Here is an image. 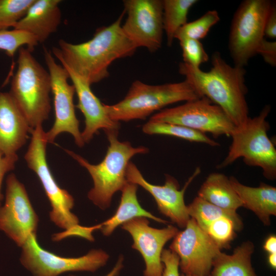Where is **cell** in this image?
<instances>
[{
	"label": "cell",
	"mask_w": 276,
	"mask_h": 276,
	"mask_svg": "<svg viewBox=\"0 0 276 276\" xmlns=\"http://www.w3.org/2000/svg\"><path fill=\"white\" fill-rule=\"evenodd\" d=\"M220 20L217 11L211 10L197 19L187 22L175 35V38H188L200 40L205 37L211 28Z\"/></svg>",
	"instance_id": "cell-27"
},
{
	"label": "cell",
	"mask_w": 276,
	"mask_h": 276,
	"mask_svg": "<svg viewBox=\"0 0 276 276\" xmlns=\"http://www.w3.org/2000/svg\"><path fill=\"white\" fill-rule=\"evenodd\" d=\"M200 98L185 80L178 83L149 85L139 80L133 82L125 97L118 103L104 104L105 111L113 121L127 122L145 119L154 111L178 102Z\"/></svg>",
	"instance_id": "cell-5"
},
{
	"label": "cell",
	"mask_w": 276,
	"mask_h": 276,
	"mask_svg": "<svg viewBox=\"0 0 276 276\" xmlns=\"http://www.w3.org/2000/svg\"><path fill=\"white\" fill-rule=\"evenodd\" d=\"M109 142L106 154L97 165L90 164L80 155L68 150L65 151L90 174L94 187L88 193V198L102 210L108 208L112 196L121 191L127 181L126 171L130 159L139 154H146L149 149L144 146L133 147L127 141L118 140V130L104 131Z\"/></svg>",
	"instance_id": "cell-3"
},
{
	"label": "cell",
	"mask_w": 276,
	"mask_h": 276,
	"mask_svg": "<svg viewBox=\"0 0 276 276\" xmlns=\"http://www.w3.org/2000/svg\"><path fill=\"white\" fill-rule=\"evenodd\" d=\"M100 224L92 227H84L80 225L76 228L65 230L64 232L54 234L53 236V240L58 241L65 237L74 236L84 238L90 241H94V238L91 234L94 231L100 229Z\"/></svg>",
	"instance_id": "cell-33"
},
{
	"label": "cell",
	"mask_w": 276,
	"mask_h": 276,
	"mask_svg": "<svg viewBox=\"0 0 276 276\" xmlns=\"http://www.w3.org/2000/svg\"><path fill=\"white\" fill-rule=\"evenodd\" d=\"M31 52L24 47L18 50L17 69L9 93L34 129L42 125L49 117L51 82L49 72L35 59Z\"/></svg>",
	"instance_id": "cell-4"
},
{
	"label": "cell",
	"mask_w": 276,
	"mask_h": 276,
	"mask_svg": "<svg viewBox=\"0 0 276 276\" xmlns=\"http://www.w3.org/2000/svg\"><path fill=\"white\" fill-rule=\"evenodd\" d=\"M149 121L178 125L203 133L209 132L215 138L222 135L231 136L236 129L223 110L204 97L162 109Z\"/></svg>",
	"instance_id": "cell-9"
},
{
	"label": "cell",
	"mask_w": 276,
	"mask_h": 276,
	"mask_svg": "<svg viewBox=\"0 0 276 276\" xmlns=\"http://www.w3.org/2000/svg\"><path fill=\"white\" fill-rule=\"evenodd\" d=\"M161 260L164 265L161 276H180L179 273V259L175 252L170 249H163Z\"/></svg>",
	"instance_id": "cell-32"
},
{
	"label": "cell",
	"mask_w": 276,
	"mask_h": 276,
	"mask_svg": "<svg viewBox=\"0 0 276 276\" xmlns=\"http://www.w3.org/2000/svg\"><path fill=\"white\" fill-rule=\"evenodd\" d=\"M229 178L242 206L252 211L265 225H270V216L276 215V188L264 183L251 187L241 183L233 176Z\"/></svg>",
	"instance_id": "cell-20"
},
{
	"label": "cell",
	"mask_w": 276,
	"mask_h": 276,
	"mask_svg": "<svg viewBox=\"0 0 276 276\" xmlns=\"http://www.w3.org/2000/svg\"><path fill=\"white\" fill-rule=\"evenodd\" d=\"M38 43L36 38L29 33L15 29L0 30V50L10 57H13L23 45L32 51Z\"/></svg>",
	"instance_id": "cell-29"
},
{
	"label": "cell",
	"mask_w": 276,
	"mask_h": 276,
	"mask_svg": "<svg viewBox=\"0 0 276 276\" xmlns=\"http://www.w3.org/2000/svg\"><path fill=\"white\" fill-rule=\"evenodd\" d=\"M268 263L272 269H276V253L269 254Z\"/></svg>",
	"instance_id": "cell-39"
},
{
	"label": "cell",
	"mask_w": 276,
	"mask_h": 276,
	"mask_svg": "<svg viewBox=\"0 0 276 276\" xmlns=\"http://www.w3.org/2000/svg\"><path fill=\"white\" fill-rule=\"evenodd\" d=\"M170 250L179 259V267L185 274L208 276L220 248L192 218L184 230L173 238Z\"/></svg>",
	"instance_id": "cell-12"
},
{
	"label": "cell",
	"mask_w": 276,
	"mask_h": 276,
	"mask_svg": "<svg viewBox=\"0 0 276 276\" xmlns=\"http://www.w3.org/2000/svg\"><path fill=\"white\" fill-rule=\"evenodd\" d=\"M270 109L269 105H265L258 116L249 118L242 126L236 127L231 136L232 142L227 155L217 168L225 167L243 157L248 166L260 167L267 179H275L276 150L267 135L269 125L266 118Z\"/></svg>",
	"instance_id": "cell-6"
},
{
	"label": "cell",
	"mask_w": 276,
	"mask_h": 276,
	"mask_svg": "<svg viewBox=\"0 0 276 276\" xmlns=\"http://www.w3.org/2000/svg\"><path fill=\"white\" fill-rule=\"evenodd\" d=\"M254 245L243 242L232 255L220 252L215 258L208 276H257L251 262Z\"/></svg>",
	"instance_id": "cell-22"
},
{
	"label": "cell",
	"mask_w": 276,
	"mask_h": 276,
	"mask_svg": "<svg viewBox=\"0 0 276 276\" xmlns=\"http://www.w3.org/2000/svg\"><path fill=\"white\" fill-rule=\"evenodd\" d=\"M263 248L269 254L276 253V237L275 235H270L266 239Z\"/></svg>",
	"instance_id": "cell-37"
},
{
	"label": "cell",
	"mask_w": 276,
	"mask_h": 276,
	"mask_svg": "<svg viewBox=\"0 0 276 276\" xmlns=\"http://www.w3.org/2000/svg\"><path fill=\"white\" fill-rule=\"evenodd\" d=\"M212 68L204 72L180 62L179 72L200 97L219 106L236 127L242 126L249 118L245 96L246 71L228 64L218 52L213 53Z\"/></svg>",
	"instance_id": "cell-2"
},
{
	"label": "cell",
	"mask_w": 276,
	"mask_h": 276,
	"mask_svg": "<svg viewBox=\"0 0 276 276\" xmlns=\"http://www.w3.org/2000/svg\"><path fill=\"white\" fill-rule=\"evenodd\" d=\"M145 217L134 218L121 225L132 236V247L142 255L145 263L144 276H161L164 265L161 260L162 252L165 244L178 232L175 226L169 225L157 229L149 225Z\"/></svg>",
	"instance_id": "cell-16"
},
{
	"label": "cell",
	"mask_w": 276,
	"mask_h": 276,
	"mask_svg": "<svg viewBox=\"0 0 276 276\" xmlns=\"http://www.w3.org/2000/svg\"><path fill=\"white\" fill-rule=\"evenodd\" d=\"M123 257L122 256L119 257L118 260L116 263V265H114V267L105 276H118L123 267ZM70 276L75 275H72Z\"/></svg>",
	"instance_id": "cell-38"
},
{
	"label": "cell",
	"mask_w": 276,
	"mask_h": 276,
	"mask_svg": "<svg viewBox=\"0 0 276 276\" xmlns=\"http://www.w3.org/2000/svg\"><path fill=\"white\" fill-rule=\"evenodd\" d=\"M224 210L236 212L242 203L232 187L229 178L223 174H210L201 186L198 196Z\"/></svg>",
	"instance_id": "cell-23"
},
{
	"label": "cell",
	"mask_w": 276,
	"mask_h": 276,
	"mask_svg": "<svg viewBox=\"0 0 276 276\" xmlns=\"http://www.w3.org/2000/svg\"><path fill=\"white\" fill-rule=\"evenodd\" d=\"M32 130L10 93L0 92V151L16 154Z\"/></svg>",
	"instance_id": "cell-18"
},
{
	"label": "cell",
	"mask_w": 276,
	"mask_h": 276,
	"mask_svg": "<svg viewBox=\"0 0 276 276\" xmlns=\"http://www.w3.org/2000/svg\"><path fill=\"white\" fill-rule=\"evenodd\" d=\"M60 0H35L25 16L14 29L33 35L38 43L44 42L55 32L61 22Z\"/></svg>",
	"instance_id": "cell-19"
},
{
	"label": "cell",
	"mask_w": 276,
	"mask_h": 276,
	"mask_svg": "<svg viewBox=\"0 0 276 276\" xmlns=\"http://www.w3.org/2000/svg\"><path fill=\"white\" fill-rule=\"evenodd\" d=\"M236 228L233 221L222 217L212 221L207 227L205 232L220 248L228 247L234 239Z\"/></svg>",
	"instance_id": "cell-30"
},
{
	"label": "cell",
	"mask_w": 276,
	"mask_h": 276,
	"mask_svg": "<svg viewBox=\"0 0 276 276\" xmlns=\"http://www.w3.org/2000/svg\"><path fill=\"white\" fill-rule=\"evenodd\" d=\"M180 276H198V275H190V274H182L180 275Z\"/></svg>",
	"instance_id": "cell-40"
},
{
	"label": "cell",
	"mask_w": 276,
	"mask_h": 276,
	"mask_svg": "<svg viewBox=\"0 0 276 276\" xmlns=\"http://www.w3.org/2000/svg\"><path fill=\"white\" fill-rule=\"evenodd\" d=\"M142 130L147 134L167 135L190 142L206 144L211 146L219 145V144L210 139L205 133L176 124L149 121L143 125Z\"/></svg>",
	"instance_id": "cell-26"
},
{
	"label": "cell",
	"mask_w": 276,
	"mask_h": 276,
	"mask_svg": "<svg viewBox=\"0 0 276 276\" xmlns=\"http://www.w3.org/2000/svg\"><path fill=\"white\" fill-rule=\"evenodd\" d=\"M197 2V0L162 1L164 32L169 47L172 45L177 32L187 22L189 10Z\"/></svg>",
	"instance_id": "cell-24"
},
{
	"label": "cell",
	"mask_w": 276,
	"mask_h": 276,
	"mask_svg": "<svg viewBox=\"0 0 276 276\" xmlns=\"http://www.w3.org/2000/svg\"><path fill=\"white\" fill-rule=\"evenodd\" d=\"M62 65L67 72L77 95L78 103L75 107L80 110L85 118V128L81 133L84 143L89 142L100 129L104 131L119 130L120 123L109 117L104 104L91 91L90 85L69 67Z\"/></svg>",
	"instance_id": "cell-17"
},
{
	"label": "cell",
	"mask_w": 276,
	"mask_h": 276,
	"mask_svg": "<svg viewBox=\"0 0 276 276\" xmlns=\"http://www.w3.org/2000/svg\"><path fill=\"white\" fill-rule=\"evenodd\" d=\"M271 4L269 0H245L237 8L228 38V49L235 66L244 67L257 54L264 38L265 23Z\"/></svg>",
	"instance_id": "cell-8"
},
{
	"label": "cell",
	"mask_w": 276,
	"mask_h": 276,
	"mask_svg": "<svg viewBox=\"0 0 276 276\" xmlns=\"http://www.w3.org/2000/svg\"><path fill=\"white\" fill-rule=\"evenodd\" d=\"M35 0H0V30L14 26L27 13Z\"/></svg>",
	"instance_id": "cell-28"
},
{
	"label": "cell",
	"mask_w": 276,
	"mask_h": 276,
	"mask_svg": "<svg viewBox=\"0 0 276 276\" xmlns=\"http://www.w3.org/2000/svg\"><path fill=\"white\" fill-rule=\"evenodd\" d=\"M44 57L51 78L55 111L53 126L45 132L47 142L53 143L58 134L66 132L73 135L76 145L82 147L85 143L79 130V121L75 114L73 102L74 86L68 83L69 75L66 69L56 62L53 55L45 48Z\"/></svg>",
	"instance_id": "cell-11"
},
{
	"label": "cell",
	"mask_w": 276,
	"mask_h": 276,
	"mask_svg": "<svg viewBox=\"0 0 276 276\" xmlns=\"http://www.w3.org/2000/svg\"><path fill=\"white\" fill-rule=\"evenodd\" d=\"M137 185L127 182L122 191L121 201L115 214L100 224V229L105 236L110 235L117 227L136 217H145L160 223H167L165 220L152 215L140 204L136 196Z\"/></svg>",
	"instance_id": "cell-21"
},
{
	"label": "cell",
	"mask_w": 276,
	"mask_h": 276,
	"mask_svg": "<svg viewBox=\"0 0 276 276\" xmlns=\"http://www.w3.org/2000/svg\"><path fill=\"white\" fill-rule=\"evenodd\" d=\"M20 262L34 276H58L69 271L94 272L106 265L108 255L101 249H93L78 258L60 257L42 248L36 234L31 235L21 246Z\"/></svg>",
	"instance_id": "cell-10"
},
{
	"label": "cell",
	"mask_w": 276,
	"mask_h": 276,
	"mask_svg": "<svg viewBox=\"0 0 276 276\" xmlns=\"http://www.w3.org/2000/svg\"><path fill=\"white\" fill-rule=\"evenodd\" d=\"M265 36L272 39L276 38V5L275 3L272 2L266 19L264 27Z\"/></svg>",
	"instance_id": "cell-36"
},
{
	"label": "cell",
	"mask_w": 276,
	"mask_h": 276,
	"mask_svg": "<svg viewBox=\"0 0 276 276\" xmlns=\"http://www.w3.org/2000/svg\"><path fill=\"white\" fill-rule=\"evenodd\" d=\"M127 14L122 29L136 48L155 52L162 47L164 33L163 3L160 0H126Z\"/></svg>",
	"instance_id": "cell-13"
},
{
	"label": "cell",
	"mask_w": 276,
	"mask_h": 276,
	"mask_svg": "<svg viewBox=\"0 0 276 276\" xmlns=\"http://www.w3.org/2000/svg\"><path fill=\"white\" fill-rule=\"evenodd\" d=\"M178 40L182 49V62L200 68V65L209 60V55L200 40L188 38H180Z\"/></svg>",
	"instance_id": "cell-31"
},
{
	"label": "cell",
	"mask_w": 276,
	"mask_h": 276,
	"mask_svg": "<svg viewBox=\"0 0 276 276\" xmlns=\"http://www.w3.org/2000/svg\"><path fill=\"white\" fill-rule=\"evenodd\" d=\"M187 208L190 217L196 221L204 232L212 221L222 217L232 219L237 231H240L243 227L242 221L236 212L220 208L198 196L194 198Z\"/></svg>",
	"instance_id": "cell-25"
},
{
	"label": "cell",
	"mask_w": 276,
	"mask_h": 276,
	"mask_svg": "<svg viewBox=\"0 0 276 276\" xmlns=\"http://www.w3.org/2000/svg\"><path fill=\"white\" fill-rule=\"evenodd\" d=\"M200 172L199 167H197L183 188L179 190L176 179L168 174L166 175L163 186L149 183L135 165L130 162L126 169V179L128 182L139 185L148 191L155 199L159 212L180 227L185 228L190 218L185 203L184 194L190 183Z\"/></svg>",
	"instance_id": "cell-15"
},
{
	"label": "cell",
	"mask_w": 276,
	"mask_h": 276,
	"mask_svg": "<svg viewBox=\"0 0 276 276\" xmlns=\"http://www.w3.org/2000/svg\"><path fill=\"white\" fill-rule=\"evenodd\" d=\"M260 54L265 62L272 66L276 65V42L268 41L265 38L260 44L257 54Z\"/></svg>",
	"instance_id": "cell-34"
},
{
	"label": "cell",
	"mask_w": 276,
	"mask_h": 276,
	"mask_svg": "<svg viewBox=\"0 0 276 276\" xmlns=\"http://www.w3.org/2000/svg\"><path fill=\"white\" fill-rule=\"evenodd\" d=\"M18 160L16 154L7 155L0 151V207L4 196L1 193L3 178L6 173L14 169L15 163Z\"/></svg>",
	"instance_id": "cell-35"
},
{
	"label": "cell",
	"mask_w": 276,
	"mask_h": 276,
	"mask_svg": "<svg viewBox=\"0 0 276 276\" xmlns=\"http://www.w3.org/2000/svg\"><path fill=\"white\" fill-rule=\"evenodd\" d=\"M31 142L25 159L28 167L38 176L49 200L52 210L50 217L58 226L69 230L79 226V219L71 212L74 205L73 196L56 181L46 159L48 143L42 125L33 129Z\"/></svg>",
	"instance_id": "cell-7"
},
{
	"label": "cell",
	"mask_w": 276,
	"mask_h": 276,
	"mask_svg": "<svg viewBox=\"0 0 276 276\" xmlns=\"http://www.w3.org/2000/svg\"><path fill=\"white\" fill-rule=\"evenodd\" d=\"M124 14L110 25L99 28L87 41L73 44L59 40L53 55L90 85L107 78L112 62L133 55L137 49L122 30Z\"/></svg>",
	"instance_id": "cell-1"
},
{
	"label": "cell",
	"mask_w": 276,
	"mask_h": 276,
	"mask_svg": "<svg viewBox=\"0 0 276 276\" xmlns=\"http://www.w3.org/2000/svg\"><path fill=\"white\" fill-rule=\"evenodd\" d=\"M39 219L25 186L14 174L6 180V200L0 207V229L21 247L36 234Z\"/></svg>",
	"instance_id": "cell-14"
}]
</instances>
